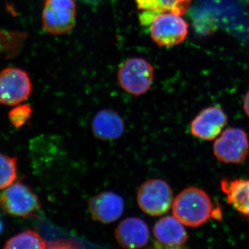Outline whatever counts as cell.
<instances>
[{
    "instance_id": "obj_11",
    "label": "cell",
    "mask_w": 249,
    "mask_h": 249,
    "mask_svg": "<svg viewBox=\"0 0 249 249\" xmlns=\"http://www.w3.org/2000/svg\"><path fill=\"white\" fill-rule=\"evenodd\" d=\"M118 243L125 249H138L148 243L150 233L147 224L138 217L123 220L115 230Z\"/></svg>"
},
{
    "instance_id": "obj_10",
    "label": "cell",
    "mask_w": 249,
    "mask_h": 249,
    "mask_svg": "<svg viewBox=\"0 0 249 249\" xmlns=\"http://www.w3.org/2000/svg\"><path fill=\"white\" fill-rule=\"evenodd\" d=\"M89 209L94 220L109 224L117 220L124 213V201L116 193L104 192L91 198Z\"/></svg>"
},
{
    "instance_id": "obj_19",
    "label": "cell",
    "mask_w": 249,
    "mask_h": 249,
    "mask_svg": "<svg viewBox=\"0 0 249 249\" xmlns=\"http://www.w3.org/2000/svg\"><path fill=\"white\" fill-rule=\"evenodd\" d=\"M244 109H245L246 114L249 117V91L246 94L245 100H244Z\"/></svg>"
},
{
    "instance_id": "obj_21",
    "label": "cell",
    "mask_w": 249,
    "mask_h": 249,
    "mask_svg": "<svg viewBox=\"0 0 249 249\" xmlns=\"http://www.w3.org/2000/svg\"><path fill=\"white\" fill-rule=\"evenodd\" d=\"M3 226L2 223H1V219H0V233L2 231Z\"/></svg>"
},
{
    "instance_id": "obj_13",
    "label": "cell",
    "mask_w": 249,
    "mask_h": 249,
    "mask_svg": "<svg viewBox=\"0 0 249 249\" xmlns=\"http://www.w3.org/2000/svg\"><path fill=\"white\" fill-rule=\"evenodd\" d=\"M153 233L160 245L166 248H177L188 240L183 224L174 216L162 217L155 225Z\"/></svg>"
},
{
    "instance_id": "obj_20",
    "label": "cell",
    "mask_w": 249,
    "mask_h": 249,
    "mask_svg": "<svg viewBox=\"0 0 249 249\" xmlns=\"http://www.w3.org/2000/svg\"><path fill=\"white\" fill-rule=\"evenodd\" d=\"M80 1H84L85 3H88V4H97V3H99L100 1H102V0H80Z\"/></svg>"
},
{
    "instance_id": "obj_1",
    "label": "cell",
    "mask_w": 249,
    "mask_h": 249,
    "mask_svg": "<svg viewBox=\"0 0 249 249\" xmlns=\"http://www.w3.org/2000/svg\"><path fill=\"white\" fill-rule=\"evenodd\" d=\"M213 206L209 195L200 188H186L181 191L173 203L174 216L189 227H197L212 217Z\"/></svg>"
},
{
    "instance_id": "obj_15",
    "label": "cell",
    "mask_w": 249,
    "mask_h": 249,
    "mask_svg": "<svg viewBox=\"0 0 249 249\" xmlns=\"http://www.w3.org/2000/svg\"><path fill=\"white\" fill-rule=\"evenodd\" d=\"M221 188L228 203L241 213L249 216V179H223Z\"/></svg>"
},
{
    "instance_id": "obj_3",
    "label": "cell",
    "mask_w": 249,
    "mask_h": 249,
    "mask_svg": "<svg viewBox=\"0 0 249 249\" xmlns=\"http://www.w3.org/2000/svg\"><path fill=\"white\" fill-rule=\"evenodd\" d=\"M140 209L150 216L166 213L173 206V192L169 184L161 179H150L142 183L137 191Z\"/></svg>"
},
{
    "instance_id": "obj_18",
    "label": "cell",
    "mask_w": 249,
    "mask_h": 249,
    "mask_svg": "<svg viewBox=\"0 0 249 249\" xmlns=\"http://www.w3.org/2000/svg\"><path fill=\"white\" fill-rule=\"evenodd\" d=\"M31 111L32 109L28 105L18 106L10 111L9 120L15 127H22L30 117Z\"/></svg>"
},
{
    "instance_id": "obj_16",
    "label": "cell",
    "mask_w": 249,
    "mask_h": 249,
    "mask_svg": "<svg viewBox=\"0 0 249 249\" xmlns=\"http://www.w3.org/2000/svg\"><path fill=\"white\" fill-rule=\"evenodd\" d=\"M45 241L38 233L27 231L11 237L6 242L5 249H45Z\"/></svg>"
},
{
    "instance_id": "obj_6",
    "label": "cell",
    "mask_w": 249,
    "mask_h": 249,
    "mask_svg": "<svg viewBox=\"0 0 249 249\" xmlns=\"http://www.w3.org/2000/svg\"><path fill=\"white\" fill-rule=\"evenodd\" d=\"M188 24L181 17L163 13L154 18L150 24L152 40L160 47H172L181 43L188 35Z\"/></svg>"
},
{
    "instance_id": "obj_9",
    "label": "cell",
    "mask_w": 249,
    "mask_h": 249,
    "mask_svg": "<svg viewBox=\"0 0 249 249\" xmlns=\"http://www.w3.org/2000/svg\"><path fill=\"white\" fill-rule=\"evenodd\" d=\"M227 124V116L220 107H210L196 116L191 124V132L196 138L213 140Z\"/></svg>"
},
{
    "instance_id": "obj_17",
    "label": "cell",
    "mask_w": 249,
    "mask_h": 249,
    "mask_svg": "<svg viewBox=\"0 0 249 249\" xmlns=\"http://www.w3.org/2000/svg\"><path fill=\"white\" fill-rule=\"evenodd\" d=\"M17 177V159L0 154V189L11 186Z\"/></svg>"
},
{
    "instance_id": "obj_7",
    "label": "cell",
    "mask_w": 249,
    "mask_h": 249,
    "mask_svg": "<svg viewBox=\"0 0 249 249\" xmlns=\"http://www.w3.org/2000/svg\"><path fill=\"white\" fill-rule=\"evenodd\" d=\"M213 152L216 158L223 163H242L249 152L247 133L235 127L226 129L214 142Z\"/></svg>"
},
{
    "instance_id": "obj_8",
    "label": "cell",
    "mask_w": 249,
    "mask_h": 249,
    "mask_svg": "<svg viewBox=\"0 0 249 249\" xmlns=\"http://www.w3.org/2000/svg\"><path fill=\"white\" fill-rule=\"evenodd\" d=\"M32 85L29 75L20 69L9 67L0 72V103L15 106L29 96Z\"/></svg>"
},
{
    "instance_id": "obj_4",
    "label": "cell",
    "mask_w": 249,
    "mask_h": 249,
    "mask_svg": "<svg viewBox=\"0 0 249 249\" xmlns=\"http://www.w3.org/2000/svg\"><path fill=\"white\" fill-rule=\"evenodd\" d=\"M74 0H46L42 11V25L52 35L70 32L76 24Z\"/></svg>"
},
{
    "instance_id": "obj_12",
    "label": "cell",
    "mask_w": 249,
    "mask_h": 249,
    "mask_svg": "<svg viewBox=\"0 0 249 249\" xmlns=\"http://www.w3.org/2000/svg\"><path fill=\"white\" fill-rule=\"evenodd\" d=\"M137 7L142 12L140 21L143 25H150L156 16L163 13L183 16L188 11L192 0H135Z\"/></svg>"
},
{
    "instance_id": "obj_2",
    "label": "cell",
    "mask_w": 249,
    "mask_h": 249,
    "mask_svg": "<svg viewBox=\"0 0 249 249\" xmlns=\"http://www.w3.org/2000/svg\"><path fill=\"white\" fill-rule=\"evenodd\" d=\"M119 85L126 92L142 96L151 88L154 68L145 59H128L121 65L118 71Z\"/></svg>"
},
{
    "instance_id": "obj_5",
    "label": "cell",
    "mask_w": 249,
    "mask_h": 249,
    "mask_svg": "<svg viewBox=\"0 0 249 249\" xmlns=\"http://www.w3.org/2000/svg\"><path fill=\"white\" fill-rule=\"evenodd\" d=\"M0 206L16 217H33L40 209L38 197L25 185L19 182L7 187L0 196Z\"/></svg>"
},
{
    "instance_id": "obj_14",
    "label": "cell",
    "mask_w": 249,
    "mask_h": 249,
    "mask_svg": "<svg viewBox=\"0 0 249 249\" xmlns=\"http://www.w3.org/2000/svg\"><path fill=\"white\" fill-rule=\"evenodd\" d=\"M124 122L120 115L110 109L98 111L92 122L93 133L101 140L119 139L124 133Z\"/></svg>"
}]
</instances>
